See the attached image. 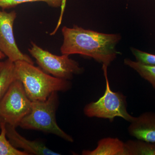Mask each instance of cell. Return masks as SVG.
Wrapping results in <instances>:
<instances>
[{
	"label": "cell",
	"mask_w": 155,
	"mask_h": 155,
	"mask_svg": "<svg viewBox=\"0 0 155 155\" xmlns=\"http://www.w3.org/2000/svg\"><path fill=\"white\" fill-rule=\"evenodd\" d=\"M64 37L62 54H80L94 59L108 67L116 59L119 53L116 46L121 39L119 34L101 33L84 29L77 25L62 28Z\"/></svg>",
	"instance_id": "1"
},
{
	"label": "cell",
	"mask_w": 155,
	"mask_h": 155,
	"mask_svg": "<svg viewBox=\"0 0 155 155\" xmlns=\"http://www.w3.org/2000/svg\"><path fill=\"white\" fill-rule=\"evenodd\" d=\"M14 63L17 79L31 101H45L53 92H66L72 87L69 80L48 74L34 64L22 61Z\"/></svg>",
	"instance_id": "2"
},
{
	"label": "cell",
	"mask_w": 155,
	"mask_h": 155,
	"mask_svg": "<svg viewBox=\"0 0 155 155\" xmlns=\"http://www.w3.org/2000/svg\"><path fill=\"white\" fill-rule=\"evenodd\" d=\"M59 104L58 92L51 94L45 101H31V110L22 119L19 126L26 130H40L51 134L72 143L74 139L58 126L56 114Z\"/></svg>",
	"instance_id": "3"
},
{
	"label": "cell",
	"mask_w": 155,
	"mask_h": 155,
	"mask_svg": "<svg viewBox=\"0 0 155 155\" xmlns=\"http://www.w3.org/2000/svg\"><path fill=\"white\" fill-rule=\"evenodd\" d=\"M107 67H102L106 80L104 94L97 101L86 105L84 113L90 118L107 119L111 122L116 117H121L130 123L134 117L127 112L126 96L121 92H114L111 90L107 76Z\"/></svg>",
	"instance_id": "4"
},
{
	"label": "cell",
	"mask_w": 155,
	"mask_h": 155,
	"mask_svg": "<svg viewBox=\"0 0 155 155\" xmlns=\"http://www.w3.org/2000/svg\"><path fill=\"white\" fill-rule=\"evenodd\" d=\"M28 50L40 68L54 77L69 80L74 75H80L84 72L83 68L77 61L69 58L67 55H56L32 42Z\"/></svg>",
	"instance_id": "5"
},
{
	"label": "cell",
	"mask_w": 155,
	"mask_h": 155,
	"mask_svg": "<svg viewBox=\"0 0 155 155\" xmlns=\"http://www.w3.org/2000/svg\"><path fill=\"white\" fill-rule=\"evenodd\" d=\"M31 101L22 84L16 80L0 101V116L3 122L16 127L31 110Z\"/></svg>",
	"instance_id": "6"
},
{
	"label": "cell",
	"mask_w": 155,
	"mask_h": 155,
	"mask_svg": "<svg viewBox=\"0 0 155 155\" xmlns=\"http://www.w3.org/2000/svg\"><path fill=\"white\" fill-rule=\"evenodd\" d=\"M17 16L15 11H0V51L14 63L22 61L34 64L32 59L22 52L16 43L13 27Z\"/></svg>",
	"instance_id": "7"
},
{
	"label": "cell",
	"mask_w": 155,
	"mask_h": 155,
	"mask_svg": "<svg viewBox=\"0 0 155 155\" xmlns=\"http://www.w3.org/2000/svg\"><path fill=\"white\" fill-rule=\"evenodd\" d=\"M5 127L6 136L11 144L16 148L23 150L28 155H61L50 149L41 142L25 138L17 132L14 126L6 123Z\"/></svg>",
	"instance_id": "8"
},
{
	"label": "cell",
	"mask_w": 155,
	"mask_h": 155,
	"mask_svg": "<svg viewBox=\"0 0 155 155\" xmlns=\"http://www.w3.org/2000/svg\"><path fill=\"white\" fill-rule=\"evenodd\" d=\"M127 131L137 139L155 143V113L144 112L138 117H134Z\"/></svg>",
	"instance_id": "9"
},
{
	"label": "cell",
	"mask_w": 155,
	"mask_h": 155,
	"mask_svg": "<svg viewBox=\"0 0 155 155\" xmlns=\"http://www.w3.org/2000/svg\"><path fill=\"white\" fill-rule=\"evenodd\" d=\"M83 155H127L125 143L118 138L106 137L100 140L93 150H83Z\"/></svg>",
	"instance_id": "10"
},
{
	"label": "cell",
	"mask_w": 155,
	"mask_h": 155,
	"mask_svg": "<svg viewBox=\"0 0 155 155\" xmlns=\"http://www.w3.org/2000/svg\"><path fill=\"white\" fill-rule=\"evenodd\" d=\"M17 79L15 63L8 59L4 61V66L0 73V101L11 84Z\"/></svg>",
	"instance_id": "11"
},
{
	"label": "cell",
	"mask_w": 155,
	"mask_h": 155,
	"mask_svg": "<svg viewBox=\"0 0 155 155\" xmlns=\"http://www.w3.org/2000/svg\"><path fill=\"white\" fill-rule=\"evenodd\" d=\"M125 143L127 155H155V143L136 139Z\"/></svg>",
	"instance_id": "12"
},
{
	"label": "cell",
	"mask_w": 155,
	"mask_h": 155,
	"mask_svg": "<svg viewBox=\"0 0 155 155\" xmlns=\"http://www.w3.org/2000/svg\"><path fill=\"white\" fill-rule=\"evenodd\" d=\"M125 65L136 71L142 78L147 80L155 89V66H150L134 61L128 58L124 61Z\"/></svg>",
	"instance_id": "13"
},
{
	"label": "cell",
	"mask_w": 155,
	"mask_h": 155,
	"mask_svg": "<svg viewBox=\"0 0 155 155\" xmlns=\"http://www.w3.org/2000/svg\"><path fill=\"white\" fill-rule=\"evenodd\" d=\"M6 123L2 122L0 125V155H28L24 151L14 147L6 136Z\"/></svg>",
	"instance_id": "14"
},
{
	"label": "cell",
	"mask_w": 155,
	"mask_h": 155,
	"mask_svg": "<svg viewBox=\"0 0 155 155\" xmlns=\"http://www.w3.org/2000/svg\"><path fill=\"white\" fill-rule=\"evenodd\" d=\"M66 0H0V8L3 10L14 8L23 3L44 2L50 7L58 8L63 5Z\"/></svg>",
	"instance_id": "15"
},
{
	"label": "cell",
	"mask_w": 155,
	"mask_h": 155,
	"mask_svg": "<svg viewBox=\"0 0 155 155\" xmlns=\"http://www.w3.org/2000/svg\"><path fill=\"white\" fill-rule=\"evenodd\" d=\"M130 50L137 62L145 65L155 66V54L146 52L134 48H131Z\"/></svg>",
	"instance_id": "16"
},
{
	"label": "cell",
	"mask_w": 155,
	"mask_h": 155,
	"mask_svg": "<svg viewBox=\"0 0 155 155\" xmlns=\"http://www.w3.org/2000/svg\"><path fill=\"white\" fill-rule=\"evenodd\" d=\"M4 62H1L0 61V73H1V71H2V69L4 66Z\"/></svg>",
	"instance_id": "17"
},
{
	"label": "cell",
	"mask_w": 155,
	"mask_h": 155,
	"mask_svg": "<svg viewBox=\"0 0 155 155\" xmlns=\"http://www.w3.org/2000/svg\"><path fill=\"white\" fill-rule=\"evenodd\" d=\"M6 56L2 52L0 51V59H3L5 58Z\"/></svg>",
	"instance_id": "18"
},
{
	"label": "cell",
	"mask_w": 155,
	"mask_h": 155,
	"mask_svg": "<svg viewBox=\"0 0 155 155\" xmlns=\"http://www.w3.org/2000/svg\"><path fill=\"white\" fill-rule=\"evenodd\" d=\"M3 122L2 120V118H1V116H0V125H1V123H2V122Z\"/></svg>",
	"instance_id": "19"
},
{
	"label": "cell",
	"mask_w": 155,
	"mask_h": 155,
	"mask_svg": "<svg viewBox=\"0 0 155 155\" xmlns=\"http://www.w3.org/2000/svg\"></svg>",
	"instance_id": "20"
}]
</instances>
